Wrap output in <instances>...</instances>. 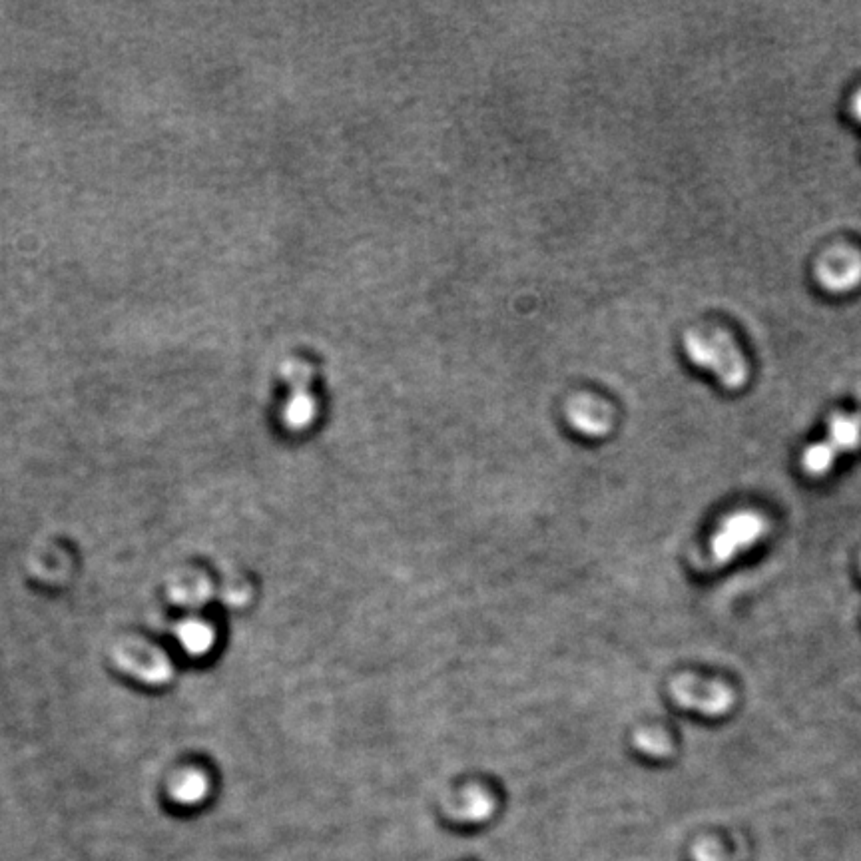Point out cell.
I'll use <instances>...</instances> for the list:
<instances>
[{
	"label": "cell",
	"mask_w": 861,
	"mask_h": 861,
	"mask_svg": "<svg viewBox=\"0 0 861 861\" xmlns=\"http://www.w3.org/2000/svg\"><path fill=\"white\" fill-rule=\"evenodd\" d=\"M670 692L676 704L706 716H722L734 706V692L728 686L696 676H678Z\"/></svg>",
	"instance_id": "277c9868"
},
{
	"label": "cell",
	"mask_w": 861,
	"mask_h": 861,
	"mask_svg": "<svg viewBox=\"0 0 861 861\" xmlns=\"http://www.w3.org/2000/svg\"><path fill=\"white\" fill-rule=\"evenodd\" d=\"M634 744L644 754H650V756H656V758L668 756L672 752L670 738L664 732H656V730H640L634 736Z\"/></svg>",
	"instance_id": "52a82bcc"
},
{
	"label": "cell",
	"mask_w": 861,
	"mask_h": 861,
	"mask_svg": "<svg viewBox=\"0 0 861 861\" xmlns=\"http://www.w3.org/2000/svg\"><path fill=\"white\" fill-rule=\"evenodd\" d=\"M818 284L832 293H846L861 284V254L852 248H832L816 264Z\"/></svg>",
	"instance_id": "5b68a950"
},
{
	"label": "cell",
	"mask_w": 861,
	"mask_h": 861,
	"mask_svg": "<svg viewBox=\"0 0 861 861\" xmlns=\"http://www.w3.org/2000/svg\"><path fill=\"white\" fill-rule=\"evenodd\" d=\"M768 523L760 513L738 511L726 517L710 539L706 569H720L750 551L766 535Z\"/></svg>",
	"instance_id": "3957f363"
},
{
	"label": "cell",
	"mask_w": 861,
	"mask_h": 861,
	"mask_svg": "<svg viewBox=\"0 0 861 861\" xmlns=\"http://www.w3.org/2000/svg\"><path fill=\"white\" fill-rule=\"evenodd\" d=\"M852 110H854V116L858 118L861 122V90L856 94V98H854V104H852Z\"/></svg>",
	"instance_id": "ba28073f"
},
{
	"label": "cell",
	"mask_w": 861,
	"mask_h": 861,
	"mask_svg": "<svg viewBox=\"0 0 861 861\" xmlns=\"http://www.w3.org/2000/svg\"><path fill=\"white\" fill-rule=\"evenodd\" d=\"M684 353L692 365L710 371L730 391L744 387L750 377L742 349L722 327L700 325L688 329L684 333Z\"/></svg>",
	"instance_id": "6da1fadb"
},
{
	"label": "cell",
	"mask_w": 861,
	"mask_h": 861,
	"mask_svg": "<svg viewBox=\"0 0 861 861\" xmlns=\"http://www.w3.org/2000/svg\"><path fill=\"white\" fill-rule=\"evenodd\" d=\"M567 419L574 431L586 437H604L612 431V407L594 395H576L567 403Z\"/></svg>",
	"instance_id": "8992f818"
},
{
	"label": "cell",
	"mask_w": 861,
	"mask_h": 861,
	"mask_svg": "<svg viewBox=\"0 0 861 861\" xmlns=\"http://www.w3.org/2000/svg\"><path fill=\"white\" fill-rule=\"evenodd\" d=\"M861 447V405L854 411L838 413L830 419L826 437L812 443L802 455V467L810 477H826L838 461Z\"/></svg>",
	"instance_id": "7a4b0ae2"
}]
</instances>
